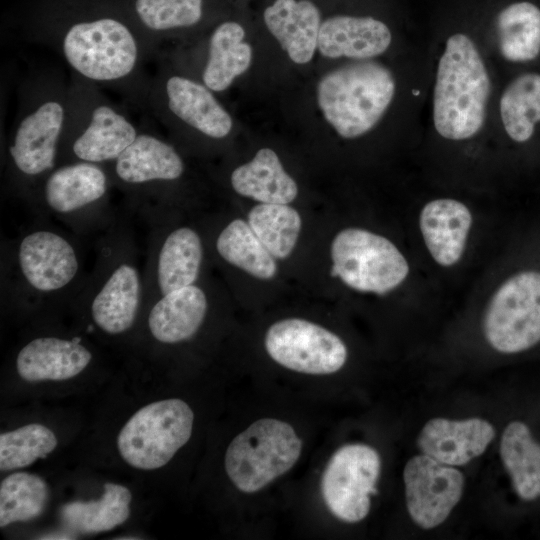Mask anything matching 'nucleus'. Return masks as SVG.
<instances>
[{
	"label": "nucleus",
	"mask_w": 540,
	"mask_h": 540,
	"mask_svg": "<svg viewBox=\"0 0 540 540\" xmlns=\"http://www.w3.org/2000/svg\"><path fill=\"white\" fill-rule=\"evenodd\" d=\"M41 539H73V537H69L68 534H64V533H56V534L45 535Z\"/></svg>",
	"instance_id": "36"
},
{
	"label": "nucleus",
	"mask_w": 540,
	"mask_h": 540,
	"mask_svg": "<svg viewBox=\"0 0 540 540\" xmlns=\"http://www.w3.org/2000/svg\"><path fill=\"white\" fill-rule=\"evenodd\" d=\"M105 166L114 189L123 193L129 210L143 221L174 213L176 186L186 166L173 144L141 129L134 142Z\"/></svg>",
	"instance_id": "7"
},
{
	"label": "nucleus",
	"mask_w": 540,
	"mask_h": 540,
	"mask_svg": "<svg viewBox=\"0 0 540 540\" xmlns=\"http://www.w3.org/2000/svg\"><path fill=\"white\" fill-rule=\"evenodd\" d=\"M93 353L82 336L38 335L17 352L16 371L28 382L63 381L81 374L92 362Z\"/></svg>",
	"instance_id": "20"
},
{
	"label": "nucleus",
	"mask_w": 540,
	"mask_h": 540,
	"mask_svg": "<svg viewBox=\"0 0 540 540\" xmlns=\"http://www.w3.org/2000/svg\"><path fill=\"white\" fill-rule=\"evenodd\" d=\"M27 35L56 51L75 74L145 105L157 57L125 0H40L27 19Z\"/></svg>",
	"instance_id": "1"
},
{
	"label": "nucleus",
	"mask_w": 540,
	"mask_h": 540,
	"mask_svg": "<svg viewBox=\"0 0 540 540\" xmlns=\"http://www.w3.org/2000/svg\"><path fill=\"white\" fill-rule=\"evenodd\" d=\"M214 248L223 261L259 279H271L276 273L274 257L242 219L232 220L219 231Z\"/></svg>",
	"instance_id": "32"
},
{
	"label": "nucleus",
	"mask_w": 540,
	"mask_h": 540,
	"mask_svg": "<svg viewBox=\"0 0 540 540\" xmlns=\"http://www.w3.org/2000/svg\"><path fill=\"white\" fill-rule=\"evenodd\" d=\"M391 42L392 33L381 20L337 15L322 22L318 50L327 58L369 60L386 52Z\"/></svg>",
	"instance_id": "22"
},
{
	"label": "nucleus",
	"mask_w": 540,
	"mask_h": 540,
	"mask_svg": "<svg viewBox=\"0 0 540 540\" xmlns=\"http://www.w3.org/2000/svg\"><path fill=\"white\" fill-rule=\"evenodd\" d=\"M301 450L302 441L289 423L259 419L231 441L225 470L238 490L254 493L288 472Z\"/></svg>",
	"instance_id": "10"
},
{
	"label": "nucleus",
	"mask_w": 540,
	"mask_h": 540,
	"mask_svg": "<svg viewBox=\"0 0 540 540\" xmlns=\"http://www.w3.org/2000/svg\"><path fill=\"white\" fill-rule=\"evenodd\" d=\"M194 413L183 400L152 402L136 411L121 428L117 448L122 459L141 470L166 465L190 439Z\"/></svg>",
	"instance_id": "13"
},
{
	"label": "nucleus",
	"mask_w": 540,
	"mask_h": 540,
	"mask_svg": "<svg viewBox=\"0 0 540 540\" xmlns=\"http://www.w3.org/2000/svg\"><path fill=\"white\" fill-rule=\"evenodd\" d=\"M419 225L432 258L439 265L449 267L456 264L464 252L472 215L462 202L439 198L422 208Z\"/></svg>",
	"instance_id": "23"
},
{
	"label": "nucleus",
	"mask_w": 540,
	"mask_h": 540,
	"mask_svg": "<svg viewBox=\"0 0 540 540\" xmlns=\"http://www.w3.org/2000/svg\"><path fill=\"white\" fill-rule=\"evenodd\" d=\"M209 294L197 283L172 291L143 310L147 335L161 345L191 340L208 315Z\"/></svg>",
	"instance_id": "19"
},
{
	"label": "nucleus",
	"mask_w": 540,
	"mask_h": 540,
	"mask_svg": "<svg viewBox=\"0 0 540 540\" xmlns=\"http://www.w3.org/2000/svg\"><path fill=\"white\" fill-rule=\"evenodd\" d=\"M499 114L510 139L528 141L540 122V74L528 72L514 78L500 96Z\"/></svg>",
	"instance_id": "31"
},
{
	"label": "nucleus",
	"mask_w": 540,
	"mask_h": 540,
	"mask_svg": "<svg viewBox=\"0 0 540 540\" xmlns=\"http://www.w3.org/2000/svg\"><path fill=\"white\" fill-rule=\"evenodd\" d=\"M381 459L365 444L340 447L328 461L321 479V493L329 511L339 520L356 523L369 513L371 495L377 493Z\"/></svg>",
	"instance_id": "16"
},
{
	"label": "nucleus",
	"mask_w": 540,
	"mask_h": 540,
	"mask_svg": "<svg viewBox=\"0 0 540 540\" xmlns=\"http://www.w3.org/2000/svg\"><path fill=\"white\" fill-rule=\"evenodd\" d=\"M145 105L172 129H185L204 139L221 141L233 127L230 114L207 86L163 66L150 77Z\"/></svg>",
	"instance_id": "11"
},
{
	"label": "nucleus",
	"mask_w": 540,
	"mask_h": 540,
	"mask_svg": "<svg viewBox=\"0 0 540 540\" xmlns=\"http://www.w3.org/2000/svg\"><path fill=\"white\" fill-rule=\"evenodd\" d=\"M492 91L491 76L476 42L457 32L444 43L432 97V119L444 139L463 141L484 126Z\"/></svg>",
	"instance_id": "5"
},
{
	"label": "nucleus",
	"mask_w": 540,
	"mask_h": 540,
	"mask_svg": "<svg viewBox=\"0 0 540 540\" xmlns=\"http://www.w3.org/2000/svg\"><path fill=\"white\" fill-rule=\"evenodd\" d=\"M270 33L296 64L310 62L318 48L321 15L309 0H275L263 14Z\"/></svg>",
	"instance_id": "24"
},
{
	"label": "nucleus",
	"mask_w": 540,
	"mask_h": 540,
	"mask_svg": "<svg viewBox=\"0 0 540 540\" xmlns=\"http://www.w3.org/2000/svg\"><path fill=\"white\" fill-rule=\"evenodd\" d=\"M331 276L361 292L385 294L407 277L409 266L387 238L359 228L340 231L331 246Z\"/></svg>",
	"instance_id": "14"
},
{
	"label": "nucleus",
	"mask_w": 540,
	"mask_h": 540,
	"mask_svg": "<svg viewBox=\"0 0 540 540\" xmlns=\"http://www.w3.org/2000/svg\"><path fill=\"white\" fill-rule=\"evenodd\" d=\"M403 479L409 515L423 529L443 523L463 494L462 473L425 454L406 463Z\"/></svg>",
	"instance_id": "18"
},
{
	"label": "nucleus",
	"mask_w": 540,
	"mask_h": 540,
	"mask_svg": "<svg viewBox=\"0 0 540 540\" xmlns=\"http://www.w3.org/2000/svg\"><path fill=\"white\" fill-rule=\"evenodd\" d=\"M230 183L239 195L261 203L288 204L298 194L296 182L270 148L258 150L250 162L235 168Z\"/></svg>",
	"instance_id": "27"
},
{
	"label": "nucleus",
	"mask_w": 540,
	"mask_h": 540,
	"mask_svg": "<svg viewBox=\"0 0 540 540\" xmlns=\"http://www.w3.org/2000/svg\"><path fill=\"white\" fill-rule=\"evenodd\" d=\"M89 319L86 332L122 336L141 320L143 266L129 219L116 214L95 242V263L72 303Z\"/></svg>",
	"instance_id": "3"
},
{
	"label": "nucleus",
	"mask_w": 540,
	"mask_h": 540,
	"mask_svg": "<svg viewBox=\"0 0 540 540\" xmlns=\"http://www.w3.org/2000/svg\"><path fill=\"white\" fill-rule=\"evenodd\" d=\"M144 222L148 228L143 265L145 308L172 291L198 282L205 247L198 231L189 225L176 223L174 213Z\"/></svg>",
	"instance_id": "12"
},
{
	"label": "nucleus",
	"mask_w": 540,
	"mask_h": 540,
	"mask_svg": "<svg viewBox=\"0 0 540 540\" xmlns=\"http://www.w3.org/2000/svg\"><path fill=\"white\" fill-rule=\"evenodd\" d=\"M114 189L105 165L72 162L57 165L39 184L30 208L54 218L76 235L102 232L115 218Z\"/></svg>",
	"instance_id": "9"
},
{
	"label": "nucleus",
	"mask_w": 540,
	"mask_h": 540,
	"mask_svg": "<svg viewBox=\"0 0 540 540\" xmlns=\"http://www.w3.org/2000/svg\"><path fill=\"white\" fill-rule=\"evenodd\" d=\"M244 37V28L235 21H224L212 31L201 72V82L211 91H225L249 69L253 52Z\"/></svg>",
	"instance_id": "25"
},
{
	"label": "nucleus",
	"mask_w": 540,
	"mask_h": 540,
	"mask_svg": "<svg viewBox=\"0 0 540 540\" xmlns=\"http://www.w3.org/2000/svg\"><path fill=\"white\" fill-rule=\"evenodd\" d=\"M58 440L48 427L31 423L0 435V470L27 467L54 451Z\"/></svg>",
	"instance_id": "35"
},
{
	"label": "nucleus",
	"mask_w": 540,
	"mask_h": 540,
	"mask_svg": "<svg viewBox=\"0 0 540 540\" xmlns=\"http://www.w3.org/2000/svg\"><path fill=\"white\" fill-rule=\"evenodd\" d=\"M396 79L382 63L359 60L324 75L317 85V102L326 121L343 138L372 130L389 109Z\"/></svg>",
	"instance_id": "8"
},
{
	"label": "nucleus",
	"mask_w": 540,
	"mask_h": 540,
	"mask_svg": "<svg viewBox=\"0 0 540 540\" xmlns=\"http://www.w3.org/2000/svg\"><path fill=\"white\" fill-rule=\"evenodd\" d=\"M248 224L271 255L283 259L295 247L301 218L287 204L261 203L249 212Z\"/></svg>",
	"instance_id": "33"
},
{
	"label": "nucleus",
	"mask_w": 540,
	"mask_h": 540,
	"mask_svg": "<svg viewBox=\"0 0 540 540\" xmlns=\"http://www.w3.org/2000/svg\"><path fill=\"white\" fill-rule=\"evenodd\" d=\"M68 84L54 73L28 78L6 147L9 185L28 206L42 180L57 166L67 113Z\"/></svg>",
	"instance_id": "4"
},
{
	"label": "nucleus",
	"mask_w": 540,
	"mask_h": 540,
	"mask_svg": "<svg viewBox=\"0 0 540 540\" xmlns=\"http://www.w3.org/2000/svg\"><path fill=\"white\" fill-rule=\"evenodd\" d=\"M483 330L490 346L505 354L540 341V272L517 273L498 288L488 304Z\"/></svg>",
	"instance_id": "15"
},
{
	"label": "nucleus",
	"mask_w": 540,
	"mask_h": 540,
	"mask_svg": "<svg viewBox=\"0 0 540 540\" xmlns=\"http://www.w3.org/2000/svg\"><path fill=\"white\" fill-rule=\"evenodd\" d=\"M84 272L81 245L73 232L36 214L35 221L2 247V296L26 309L73 303Z\"/></svg>",
	"instance_id": "2"
},
{
	"label": "nucleus",
	"mask_w": 540,
	"mask_h": 540,
	"mask_svg": "<svg viewBox=\"0 0 540 540\" xmlns=\"http://www.w3.org/2000/svg\"><path fill=\"white\" fill-rule=\"evenodd\" d=\"M49 491L39 476L15 472L0 483V527L38 517L45 509Z\"/></svg>",
	"instance_id": "34"
},
{
	"label": "nucleus",
	"mask_w": 540,
	"mask_h": 540,
	"mask_svg": "<svg viewBox=\"0 0 540 540\" xmlns=\"http://www.w3.org/2000/svg\"><path fill=\"white\" fill-rule=\"evenodd\" d=\"M98 85L72 74L57 165H107L136 139L141 129L115 106Z\"/></svg>",
	"instance_id": "6"
},
{
	"label": "nucleus",
	"mask_w": 540,
	"mask_h": 540,
	"mask_svg": "<svg viewBox=\"0 0 540 540\" xmlns=\"http://www.w3.org/2000/svg\"><path fill=\"white\" fill-rule=\"evenodd\" d=\"M496 33L505 60L522 63L536 59L540 54V8L528 1L506 6L497 16Z\"/></svg>",
	"instance_id": "29"
},
{
	"label": "nucleus",
	"mask_w": 540,
	"mask_h": 540,
	"mask_svg": "<svg viewBox=\"0 0 540 540\" xmlns=\"http://www.w3.org/2000/svg\"><path fill=\"white\" fill-rule=\"evenodd\" d=\"M98 500L73 501L61 507L63 522L79 533L91 534L112 530L130 515L132 494L120 484L107 482Z\"/></svg>",
	"instance_id": "30"
},
{
	"label": "nucleus",
	"mask_w": 540,
	"mask_h": 540,
	"mask_svg": "<svg viewBox=\"0 0 540 540\" xmlns=\"http://www.w3.org/2000/svg\"><path fill=\"white\" fill-rule=\"evenodd\" d=\"M147 41L157 52L160 42L201 24L206 0H125Z\"/></svg>",
	"instance_id": "26"
},
{
	"label": "nucleus",
	"mask_w": 540,
	"mask_h": 540,
	"mask_svg": "<svg viewBox=\"0 0 540 540\" xmlns=\"http://www.w3.org/2000/svg\"><path fill=\"white\" fill-rule=\"evenodd\" d=\"M494 436L492 424L481 418H433L422 428L417 445L422 454L455 467L481 455Z\"/></svg>",
	"instance_id": "21"
},
{
	"label": "nucleus",
	"mask_w": 540,
	"mask_h": 540,
	"mask_svg": "<svg viewBox=\"0 0 540 540\" xmlns=\"http://www.w3.org/2000/svg\"><path fill=\"white\" fill-rule=\"evenodd\" d=\"M500 457L509 473L513 487L526 501L540 496V445L529 428L513 421L505 428L500 441Z\"/></svg>",
	"instance_id": "28"
},
{
	"label": "nucleus",
	"mask_w": 540,
	"mask_h": 540,
	"mask_svg": "<svg viewBox=\"0 0 540 540\" xmlns=\"http://www.w3.org/2000/svg\"><path fill=\"white\" fill-rule=\"evenodd\" d=\"M265 347L278 364L305 374L335 373L347 359V348L337 335L303 319H284L271 325Z\"/></svg>",
	"instance_id": "17"
}]
</instances>
